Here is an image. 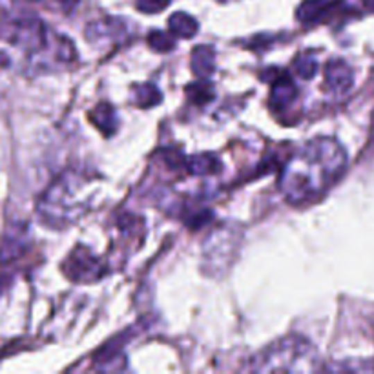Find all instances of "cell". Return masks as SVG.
<instances>
[{
    "instance_id": "obj_1",
    "label": "cell",
    "mask_w": 374,
    "mask_h": 374,
    "mask_svg": "<svg viewBox=\"0 0 374 374\" xmlns=\"http://www.w3.org/2000/svg\"><path fill=\"white\" fill-rule=\"evenodd\" d=\"M347 170V152L336 139L316 137L292 155L280 173V192L292 205L325 196Z\"/></svg>"
},
{
    "instance_id": "obj_2",
    "label": "cell",
    "mask_w": 374,
    "mask_h": 374,
    "mask_svg": "<svg viewBox=\"0 0 374 374\" xmlns=\"http://www.w3.org/2000/svg\"><path fill=\"white\" fill-rule=\"evenodd\" d=\"M95 188L97 176L68 168L46 188V192L39 199V217L51 228L74 225L88 212Z\"/></svg>"
},
{
    "instance_id": "obj_3",
    "label": "cell",
    "mask_w": 374,
    "mask_h": 374,
    "mask_svg": "<svg viewBox=\"0 0 374 374\" xmlns=\"http://www.w3.org/2000/svg\"><path fill=\"white\" fill-rule=\"evenodd\" d=\"M246 369L254 373H316L320 369V355L307 338L291 334L266 347Z\"/></svg>"
},
{
    "instance_id": "obj_4",
    "label": "cell",
    "mask_w": 374,
    "mask_h": 374,
    "mask_svg": "<svg viewBox=\"0 0 374 374\" xmlns=\"http://www.w3.org/2000/svg\"><path fill=\"white\" fill-rule=\"evenodd\" d=\"M66 276L77 283H94L106 274V265L86 246H77L65 263Z\"/></svg>"
},
{
    "instance_id": "obj_5",
    "label": "cell",
    "mask_w": 374,
    "mask_h": 374,
    "mask_svg": "<svg viewBox=\"0 0 374 374\" xmlns=\"http://www.w3.org/2000/svg\"><path fill=\"white\" fill-rule=\"evenodd\" d=\"M355 86V71L343 59H330L325 66V90L334 97H343Z\"/></svg>"
},
{
    "instance_id": "obj_6",
    "label": "cell",
    "mask_w": 374,
    "mask_h": 374,
    "mask_svg": "<svg viewBox=\"0 0 374 374\" xmlns=\"http://www.w3.org/2000/svg\"><path fill=\"white\" fill-rule=\"evenodd\" d=\"M340 4L341 0H303V4L296 11V17L301 24H318L329 19L340 8Z\"/></svg>"
},
{
    "instance_id": "obj_7",
    "label": "cell",
    "mask_w": 374,
    "mask_h": 374,
    "mask_svg": "<svg viewBox=\"0 0 374 374\" xmlns=\"http://www.w3.org/2000/svg\"><path fill=\"white\" fill-rule=\"evenodd\" d=\"M128 24L126 20L123 19H104L94 22L90 26L86 35L88 39L94 42V40H114V39H123L126 37V31H128Z\"/></svg>"
},
{
    "instance_id": "obj_8",
    "label": "cell",
    "mask_w": 374,
    "mask_h": 374,
    "mask_svg": "<svg viewBox=\"0 0 374 374\" xmlns=\"http://www.w3.org/2000/svg\"><path fill=\"white\" fill-rule=\"evenodd\" d=\"M296 95H298V90H296L294 83L289 77H285V75H281V77L274 80V86H272L271 106L278 110V112L289 108L294 103Z\"/></svg>"
},
{
    "instance_id": "obj_9",
    "label": "cell",
    "mask_w": 374,
    "mask_h": 374,
    "mask_svg": "<svg viewBox=\"0 0 374 374\" xmlns=\"http://www.w3.org/2000/svg\"><path fill=\"white\" fill-rule=\"evenodd\" d=\"M192 71L201 77V79H208L214 71H216V51L212 46H197L192 51Z\"/></svg>"
},
{
    "instance_id": "obj_10",
    "label": "cell",
    "mask_w": 374,
    "mask_h": 374,
    "mask_svg": "<svg viewBox=\"0 0 374 374\" xmlns=\"http://www.w3.org/2000/svg\"><path fill=\"white\" fill-rule=\"evenodd\" d=\"M168 30L176 39H192L199 31V24L192 15L185 11H178L168 19Z\"/></svg>"
},
{
    "instance_id": "obj_11",
    "label": "cell",
    "mask_w": 374,
    "mask_h": 374,
    "mask_svg": "<svg viewBox=\"0 0 374 374\" xmlns=\"http://www.w3.org/2000/svg\"><path fill=\"white\" fill-rule=\"evenodd\" d=\"M185 167L192 176H212L219 172L223 164L221 159L216 158L214 153H197L185 161Z\"/></svg>"
},
{
    "instance_id": "obj_12",
    "label": "cell",
    "mask_w": 374,
    "mask_h": 374,
    "mask_svg": "<svg viewBox=\"0 0 374 374\" xmlns=\"http://www.w3.org/2000/svg\"><path fill=\"white\" fill-rule=\"evenodd\" d=\"M92 121H94L95 126H97L104 135L114 133L115 126H117V114H115V108L114 106H110L108 103L99 104L97 108L92 112Z\"/></svg>"
},
{
    "instance_id": "obj_13",
    "label": "cell",
    "mask_w": 374,
    "mask_h": 374,
    "mask_svg": "<svg viewBox=\"0 0 374 374\" xmlns=\"http://www.w3.org/2000/svg\"><path fill=\"white\" fill-rule=\"evenodd\" d=\"M133 101L139 108H152L158 103H161V92L153 84H139L133 88Z\"/></svg>"
},
{
    "instance_id": "obj_14",
    "label": "cell",
    "mask_w": 374,
    "mask_h": 374,
    "mask_svg": "<svg viewBox=\"0 0 374 374\" xmlns=\"http://www.w3.org/2000/svg\"><path fill=\"white\" fill-rule=\"evenodd\" d=\"M187 94H188V99H190L192 103L203 106V104L210 103L212 99H214V95H216V92H214V86H212L208 80L203 79L201 83L190 84V86L187 88Z\"/></svg>"
},
{
    "instance_id": "obj_15",
    "label": "cell",
    "mask_w": 374,
    "mask_h": 374,
    "mask_svg": "<svg viewBox=\"0 0 374 374\" xmlns=\"http://www.w3.org/2000/svg\"><path fill=\"white\" fill-rule=\"evenodd\" d=\"M148 46L158 53H167V51H172L176 48V37L172 33L168 35L164 31L153 30L148 35Z\"/></svg>"
},
{
    "instance_id": "obj_16",
    "label": "cell",
    "mask_w": 374,
    "mask_h": 374,
    "mask_svg": "<svg viewBox=\"0 0 374 374\" xmlns=\"http://www.w3.org/2000/svg\"><path fill=\"white\" fill-rule=\"evenodd\" d=\"M294 69H296V74L300 75L301 79L310 80L316 74H318V59H316L314 55H310V53L300 55L294 62Z\"/></svg>"
},
{
    "instance_id": "obj_17",
    "label": "cell",
    "mask_w": 374,
    "mask_h": 374,
    "mask_svg": "<svg viewBox=\"0 0 374 374\" xmlns=\"http://www.w3.org/2000/svg\"><path fill=\"white\" fill-rule=\"evenodd\" d=\"M168 4H170V0H135V8L141 13H148V15L161 13L163 10H167Z\"/></svg>"
},
{
    "instance_id": "obj_18",
    "label": "cell",
    "mask_w": 374,
    "mask_h": 374,
    "mask_svg": "<svg viewBox=\"0 0 374 374\" xmlns=\"http://www.w3.org/2000/svg\"><path fill=\"white\" fill-rule=\"evenodd\" d=\"M57 4H59L62 10L69 11V10H74L75 6L79 4V0H57Z\"/></svg>"
},
{
    "instance_id": "obj_19",
    "label": "cell",
    "mask_w": 374,
    "mask_h": 374,
    "mask_svg": "<svg viewBox=\"0 0 374 374\" xmlns=\"http://www.w3.org/2000/svg\"><path fill=\"white\" fill-rule=\"evenodd\" d=\"M365 6H367L369 10L374 11V0H365Z\"/></svg>"
},
{
    "instance_id": "obj_20",
    "label": "cell",
    "mask_w": 374,
    "mask_h": 374,
    "mask_svg": "<svg viewBox=\"0 0 374 374\" xmlns=\"http://www.w3.org/2000/svg\"><path fill=\"white\" fill-rule=\"evenodd\" d=\"M373 141H374V121H373Z\"/></svg>"
}]
</instances>
